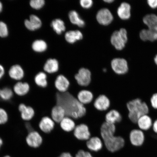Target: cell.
<instances>
[{"label":"cell","instance_id":"6da1fadb","mask_svg":"<svg viewBox=\"0 0 157 157\" xmlns=\"http://www.w3.org/2000/svg\"><path fill=\"white\" fill-rule=\"evenodd\" d=\"M56 102V105L63 108L66 116L71 118L74 121L81 118L86 114L85 106L68 91L64 93L57 92Z\"/></svg>","mask_w":157,"mask_h":157},{"label":"cell","instance_id":"7a4b0ae2","mask_svg":"<svg viewBox=\"0 0 157 157\" xmlns=\"http://www.w3.org/2000/svg\"><path fill=\"white\" fill-rule=\"evenodd\" d=\"M115 125L104 122L101 128V138L107 150L112 153L119 151L125 146L122 137L115 136Z\"/></svg>","mask_w":157,"mask_h":157},{"label":"cell","instance_id":"3957f363","mask_svg":"<svg viewBox=\"0 0 157 157\" xmlns=\"http://www.w3.org/2000/svg\"><path fill=\"white\" fill-rule=\"evenodd\" d=\"M127 107L129 111V119L135 124H137V121L141 117L149 113L148 105L138 98L129 101Z\"/></svg>","mask_w":157,"mask_h":157},{"label":"cell","instance_id":"277c9868","mask_svg":"<svg viewBox=\"0 0 157 157\" xmlns=\"http://www.w3.org/2000/svg\"><path fill=\"white\" fill-rule=\"evenodd\" d=\"M128 40L126 29L121 28L113 33L111 37V42L116 49L121 50L125 48Z\"/></svg>","mask_w":157,"mask_h":157},{"label":"cell","instance_id":"5b68a950","mask_svg":"<svg viewBox=\"0 0 157 157\" xmlns=\"http://www.w3.org/2000/svg\"><path fill=\"white\" fill-rule=\"evenodd\" d=\"M91 73L89 70L82 68L78 70V73L75 75V79L78 85L85 89L91 84Z\"/></svg>","mask_w":157,"mask_h":157},{"label":"cell","instance_id":"8992f818","mask_svg":"<svg viewBox=\"0 0 157 157\" xmlns=\"http://www.w3.org/2000/svg\"><path fill=\"white\" fill-rule=\"evenodd\" d=\"M112 68L118 75H124L128 73L129 67L127 61L124 59L116 58L111 62Z\"/></svg>","mask_w":157,"mask_h":157},{"label":"cell","instance_id":"52a82bcc","mask_svg":"<svg viewBox=\"0 0 157 157\" xmlns=\"http://www.w3.org/2000/svg\"><path fill=\"white\" fill-rule=\"evenodd\" d=\"M73 133L74 137L77 140L81 141H87L91 136L89 128L84 124L76 125Z\"/></svg>","mask_w":157,"mask_h":157},{"label":"cell","instance_id":"ba28073f","mask_svg":"<svg viewBox=\"0 0 157 157\" xmlns=\"http://www.w3.org/2000/svg\"><path fill=\"white\" fill-rule=\"evenodd\" d=\"M93 105L98 111L101 112L107 111L110 107L111 102L106 96L101 95L93 101Z\"/></svg>","mask_w":157,"mask_h":157},{"label":"cell","instance_id":"9c48e42d","mask_svg":"<svg viewBox=\"0 0 157 157\" xmlns=\"http://www.w3.org/2000/svg\"><path fill=\"white\" fill-rule=\"evenodd\" d=\"M24 24L27 30L33 31L40 29L42 25V21L38 16L31 14L29 19L25 20Z\"/></svg>","mask_w":157,"mask_h":157},{"label":"cell","instance_id":"30bf717a","mask_svg":"<svg viewBox=\"0 0 157 157\" xmlns=\"http://www.w3.org/2000/svg\"><path fill=\"white\" fill-rule=\"evenodd\" d=\"M97 20L99 24L107 25L112 22L113 17L111 12L107 9H103L98 12L97 17Z\"/></svg>","mask_w":157,"mask_h":157},{"label":"cell","instance_id":"8fae6325","mask_svg":"<svg viewBox=\"0 0 157 157\" xmlns=\"http://www.w3.org/2000/svg\"><path fill=\"white\" fill-rule=\"evenodd\" d=\"M129 140L132 146L136 147L142 146L145 140L144 133L140 129H134L129 134Z\"/></svg>","mask_w":157,"mask_h":157},{"label":"cell","instance_id":"7c38bea8","mask_svg":"<svg viewBox=\"0 0 157 157\" xmlns=\"http://www.w3.org/2000/svg\"><path fill=\"white\" fill-rule=\"evenodd\" d=\"M70 82L68 78L63 75L58 76L54 81V86L59 93H64L68 91Z\"/></svg>","mask_w":157,"mask_h":157},{"label":"cell","instance_id":"4fadbf2b","mask_svg":"<svg viewBox=\"0 0 157 157\" xmlns=\"http://www.w3.org/2000/svg\"><path fill=\"white\" fill-rule=\"evenodd\" d=\"M56 123L50 117L44 116L41 119L39 124V129L46 134H49L53 131Z\"/></svg>","mask_w":157,"mask_h":157},{"label":"cell","instance_id":"5bb4252c","mask_svg":"<svg viewBox=\"0 0 157 157\" xmlns=\"http://www.w3.org/2000/svg\"><path fill=\"white\" fill-rule=\"evenodd\" d=\"M27 144L33 148H37L42 144L43 138L40 133L36 131H33L29 132L26 137Z\"/></svg>","mask_w":157,"mask_h":157},{"label":"cell","instance_id":"9a60e30c","mask_svg":"<svg viewBox=\"0 0 157 157\" xmlns=\"http://www.w3.org/2000/svg\"><path fill=\"white\" fill-rule=\"evenodd\" d=\"M8 73L10 77L16 80H21L25 76L24 70L19 64L12 66L9 69Z\"/></svg>","mask_w":157,"mask_h":157},{"label":"cell","instance_id":"2e32d148","mask_svg":"<svg viewBox=\"0 0 157 157\" xmlns=\"http://www.w3.org/2000/svg\"><path fill=\"white\" fill-rule=\"evenodd\" d=\"M66 117L65 111L60 105H55L51 111L50 117L56 124H59Z\"/></svg>","mask_w":157,"mask_h":157},{"label":"cell","instance_id":"e0dca14e","mask_svg":"<svg viewBox=\"0 0 157 157\" xmlns=\"http://www.w3.org/2000/svg\"><path fill=\"white\" fill-rule=\"evenodd\" d=\"M103 144L102 140L97 136L91 137L86 142L87 148L90 150L95 152L101 150L103 148Z\"/></svg>","mask_w":157,"mask_h":157},{"label":"cell","instance_id":"ac0fdd59","mask_svg":"<svg viewBox=\"0 0 157 157\" xmlns=\"http://www.w3.org/2000/svg\"><path fill=\"white\" fill-rule=\"evenodd\" d=\"M77 99L82 105H86L93 102L94 96L91 91L83 89L78 92L77 96Z\"/></svg>","mask_w":157,"mask_h":157},{"label":"cell","instance_id":"d6986e66","mask_svg":"<svg viewBox=\"0 0 157 157\" xmlns=\"http://www.w3.org/2000/svg\"><path fill=\"white\" fill-rule=\"evenodd\" d=\"M139 36L141 40L145 42L157 41V29H143L140 31Z\"/></svg>","mask_w":157,"mask_h":157},{"label":"cell","instance_id":"ffe728a7","mask_svg":"<svg viewBox=\"0 0 157 157\" xmlns=\"http://www.w3.org/2000/svg\"><path fill=\"white\" fill-rule=\"evenodd\" d=\"M131 6L128 3H121L117 10V14L120 18L123 20H127L131 16Z\"/></svg>","mask_w":157,"mask_h":157},{"label":"cell","instance_id":"44dd1931","mask_svg":"<svg viewBox=\"0 0 157 157\" xmlns=\"http://www.w3.org/2000/svg\"><path fill=\"white\" fill-rule=\"evenodd\" d=\"M105 122L109 124L115 125L120 123L122 117L119 112L115 109H111L106 114L105 117Z\"/></svg>","mask_w":157,"mask_h":157},{"label":"cell","instance_id":"7402d4cb","mask_svg":"<svg viewBox=\"0 0 157 157\" xmlns=\"http://www.w3.org/2000/svg\"><path fill=\"white\" fill-rule=\"evenodd\" d=\"M19 110L23 120L29 121L33 118L35 115V111L32 107L27 106L25 104H21L19 106Z\"/></svg>","mask_w":157,"mask_h":157},{"label":"cell","instance_id":"603a6c76","mask_svg":"<svg viewBox=\"0 0 157 157\" xmlns=\"http://www.w3.org/2000/svg\"><path fill=\"white\" fill-rule=\"evenodd\" d=\"M59 124L62 130L67 133L73 132L76 126L74 120L71 118L66 116Z\"/></svg>","mask_w":157,"mask_h":157},{"label":"cell","instance_id":"cb8c5ba5","mask_svg":"<svg viewBox=\"0 0 157 157\" xmlns=\"http://www.w3.org/2000/svg\"><path fill=\"white\" fill-rule=\"evenodd\" d=\"M137 125L139 129L142 131H147L151 128L153 123L151 119L148 115L143 116L138 119Z\"/></svg>","mask_w":157,"mask_h":157},{"label":"cell","instance_id":"d4e9b609","mask_svg":"<svg viewBox=\"0 0 157 157\" xmlns=\"http://www.w3.org/2000/svg\"><path fill=\"white\" fill-rule=\"evenodd\" d=\"M59 63L55 59H49L46 61L44 66V71L48 74L56 73L59 70Z\"/></svg>","mask_w":157,"mask_h":157},{"label":"cell","instance_id":"484cf974","mask_svg":"<svg viewBox=\"0 0 157 157\" xmlns=\"http://www.w3.org/2000/svg\"><path fill=\"white\" fill-rule=\"evenodd\" d=\"M13 91L17 95L23 96L29 93L30 87L29 84L26 82H19L13 87Z\"/></svg>","mask_w":157,"mask_h":157},{"label":"cell","instance_id":"4316f807","mask_svg":"<svg viewBox=\"0 0 157 157\" xmlns=\"http://www.w3.org/2000/svg\"><path fill=\"white\" fill-rule=\"evenodd\" d=\"M65 38L67 42L70 44H73L76 41L81 40L83 38V36L79 31H70L66 33Z\"/></svg>","mask_w":157,"mask_h":157},{"label":"cell","instance_id":"83f0119b","mask_svg":"<svg viewBox=\"0 0 157 157\" xmlns=\"http://www.w3.org/2000/svg\"><path fill=\"white\" fill-rule=\"evenodd\" d=\"M143 21L148 29H157V16L155 14H147L143 17Z\"/></svg>","mask_w":157,"mask_h":157},{"label":"cell","instance_id":"f1b7e54d","mask_svg":"<svg viewBox=\"0 0 157 157\" xmlns=\"http://www.w3.org/2000/svg\"><path fill=\"white\" fill-rule=\"evenodd\" d=\"M34 81L35 84L39 87L45 88L48 86V77L44 72H38L35 76Z\"/></svg>","mask_w":157,"mask_h":157},{"label":"cell","instance_id":"f546056e","mask_svg":"<svg viewBox=\"0 0 157 157\" xmlns=\"http://www.w3.org/2000/svg\"><path fill=\"white\" fill-rule=\"evenodd\" d=\"M31 48L34 52L38 53L44 52L48 48V45L44 40L37 39L31 44Z\"/></svg>","mask_w":157,"mask_h":157},{"label":"cell","instance_id":"4dcf8cb0","mask_svg":"<svg viewBox=\"0 0 157 157\" xmlns=\"http://www.w3.org/2000/svg\"><path fill=\"white\" fill-rule=\"evenodd\" d=\"M69 18L72 24L77 25L79 27H83L85 25V22L79 17L77 12L71 11L69 13Z\"/></svg>","mask_w":157,"mask_h":157},{"label":"cell","instance_id":"1f68e13d","mask_svg":"<svg viewBox=\"0 0 157 157\" xmlns=\"http://www.w3.org/2000/svg\"><path fill=\"white\" fill-rule=\"evenodd\" d=\"M51 26L55 32L59 35L61 34L66 30L64 21L59 19L54 20L51 23Z\"/></svg>","mask_w":157,"mask_h":157},{"label":"cell","instance_id":"d6a6232c","mask_svg":"<svg viewBox=\"0 0 157 157\" xmlns=\"http://www.w3.org/2000/svg\"><path fill=\"white\" fill-rule=\"evenodd\" d=\"M13 92L9 88L6 87L0 89V98L4 101H9L12 98Z\"/></svg>","mask_w":157,"mask_h":157},{"label":"cell","instance_id":"836d02e7","mask_svg":"<svg viewBox=\"0 0 157 157\" xmlns=\"http://www.w3.org/2000/svg\"><path fill=\"white\" fill-rule=\"evenodd\" d=\"M9 35V30L6 23L3 21H0V38H5Z\"/></svg>","mask_w":157,"mask_h":157},{"label":"cell","instance_id":"e575fe53","mask_svg":"<svg viewBox=\"0 0 157 157\" xmlns=\"http://www.w3.org/2000/svg\"><path fill=\"white\" fill-rule=\"evenodd\" d=\"M45 4L44 0H31L29 2V5L31 8L36 10L42 9Z\"/></svg>","mask_w":157,"mask_h":157},{"label":"cell","instance_id":"d590c367","mask_svg":"<svg viewBox=\"0 0 157 157\" xmlns=\"http://www.w3.org/2000/svg\"><path fill=\"white\" fill-rule=\"evenodd\" d=\"M8 115L5 109L0 108V124H3L7 122Z\"/></svg>","mask_w":157,"mask_h":157},{"label":"cell","instance_id":"8d00e7d4","mask_svg":"<svg viewBox=\"0 0 157 157\" xmlns=\"http://www.w3.org/2000/svg\"><path fill=\"white\" fill-rule=\"evenodd\" d=\"M80 3L81 6L84 9H90L93 5V1L92 0H81Z\"/></svg>","mask_w":157,"mask_h":157},{"label":"cell","instance_id":"74e56055","mask_svg":"<svg viewBox=\"0 0 157 157\" xmlns=\"http://www.w3.org/2000/svg\"><path fill=\"white\" fill-rule=\"evenodd\" d=\"M75 157H93L89 152L83 150L78 151L76 154Z\"/></svg>","mask_w":157,"mask_h":157},{"label":"cell","instance_id":"f35d334b","mask_svg":"<svg viewBox=\"0 0 157 157\" xmlns=\"http://www.w3.org/2000/svg\"><path fill=\"white\" fill-rule=\"evenodd\" d=\"M150 101L151 105L153 109H157V93L155 94L152 96Z\"/></svg>","mask_w":157,"mask_h":157},{"label":"cell","instance_id":"ab89813d","mask_svg":"<svg viewBox=\"0 0 157 157\" xmlns=\"http://www.w3.org/2000/svg\"><path fill=\"white\" fill-rule=\"evenodd\" d=\"M147 4L151 8L155 9L157 8V0H148Z\"/></svg>","mask_w":157,"mask_h":157},{"label":"cell","instance_id":"60d3db41","mask_svg":"<svg viewBox=\"0 0 157 157\" xmlns=\"http://www.w3.org/2000/svg\"><path fill=\"white\" fill-rule=\"evenodd\" d=\"M5 73V70L2 65L0 64V80L4 76Z\"/></svg>","mask_w":157,"mask_h":157},{"label":"cell","instance_id":"b9f144b4","mask_svg":"<svg viewBox=\"0 0 157 157\" xmlns=\"http://www.w3.org/2000/svg\"><path fill=\"white\" fill-rule=\"evenodd\" d=\"M152 128L154 132L157 133V120L153 123Z\"/></svg>","mask_w":157,"mask_h":157},{"label":"cell","instance_id":"7bdbcfd3","mask_svg":"<svg viewBox=\"0 0 157 157\" xmlns=\"http://www.w3.org/2000/svg\"><path fill=\"white\" fill-rule=\"evenodd\" d=\"M59 157H73L69 152H63Z\"/></svg>","mask_w":157,"mask_h":157},{"label":"cell","instance_id":"ee69618b","mask_svg":"<svg viewBox=\"0 0 157 157\" xmlns=\"http://www.w3.org/2000/svg\"><path fill=\"white\" fill-rule=\"evenodd\" d=\"M25 126H26L27 130L29 131V132L33 131V127L31 126L30 123H27L26 124H25Z\"/></svg>","mask_w":157,"mask_h":157},{"label":"cell","instance_id":"f6af8a7d","mask_svg":"<svg viewBox=\"0 0 157 157\" xmlns=\"http://www.w3.org/2000/svg\"><path fill=\"white\" fill-rule=\"evenodd\" d=\"M3 9V5L2 3L0 1V13L2 12Z\"/></svg>","mask_w":157,"mask_h":157},{"label":"cell","instance_id":"bcb514c9","mask_svg":"<svg viewBox=\"0 0 157 157\" xmlns=\"http://www.w3.org/2000/svg\"><path fill=\"white\" fill-rule=\"evenodd\" d=\"M104 1L106 3H113L114 1L113 0H104Z\"/></svg>","mask_w":157,"mask_h":157},{"label":"cell","instance_id":"7dc6e473","mask_svg":"<svg viewBox=\"0 0 157 157\" xmlns=\"http://www.w3.org/2000/svg\"><path fill=\"white\" fill-rule=\"evenodd\" d=\"M154 60L155 63L157 65V54L155 56Z\"/></svg>","mask_w":157,"mask_h":157},{"label":"cell","instance_id":"c3c4849f","mask_svg":"<svg viewBox=\"0 0 157 157\" xmlns=\"http://www.w3.org/2000/svg\"><path fill=\"white\" fill-rule=\"evenodd\" d=\"M3 144V141L2 139L0 137V148Z\"/></svg>","mask_w":157,"mask_h":157},{"label":"cell","instance_id":"681fc988","mask_svg":"<svg viewBox=\"0 0 157 157\" xmlns=\"http://www.w3.org/2000/svg\"><path fill=\"white\" fill-rule=\"evenodd\" d=\"M103 71L104 72H107V69L105 68H104L103 69Z\"/></svg>","mask_w":157,"mask_h":157},{"label":"cell","instance_id":"f907efd6","mask_svg":"<svg viewBox=\"0 0 157 157\" xmlns=\"http://www.w3.org/2000/svg\"><path fill=\"white\" fill-rule=\"evenodd\" d=\"M5 157H10L9 156H5Z\"/></svg>","mask_w":157,"mask_h":157}]
</instances>
